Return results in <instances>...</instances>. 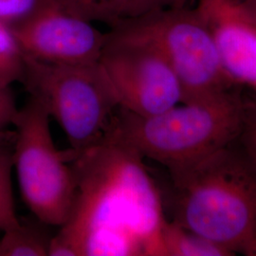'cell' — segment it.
Segmentation results:
<instances>
[{
	"label": "cell",
	"instance_id": "8",
	"mask_svg": "<svg viewBox=\"0 0 256 256\" xmlns=\"http://www.w3.org/2000/svg\"><path fill=\"white\" fill-rule=\"evenodd\" d=\"M25 57L55 64L99 62L106 32L46 0L27 18L10 26Z\"/></svg>",
	"mask_w": 256,
	"mask_h": 256
},
{
	"label": "cell",
	"instance_id": "11",
	"mask_svg": "<svg viewBox=\"0 0 256 256\" xmlns=\"http://www.w3.org/2000/svg\"><path fill=\"white\" fill-rule=\"evenodd\" d=\"M165 256H232L227 248L166 218L162 230Z\"/></svg>",
	"mask_w": 256,
	"mask_h": 256
},
{
	"label": "cell",
	"instance_id": "10",
	"mask_svg": "<svg viewBox=\"0 0 256 256\" xmlns=\"http://www.w3.org/2000/svg\"><path fill=\"white\" fill-rule=\"evenodd\" d=\"M68 12L95 24L111 28L153 12L144 0H54Z\"/></svg>",
	"mask_w": 256,
	"mask_h": 256
},
{
	"label": "cell",
	"instance_id": "1",
	"mask_svg": "<svg viewBox=\"0 0 256 256\" xmlns=\"http://www.w3.org/2000/svg\"><path fill=\"white\" fill-rule=\"evenodd\" d=\"M144 158L106 132L72 162L77 189L50 256H165L162 192Z\"/></svg>",
	"mask_w": 256,
	"mask_h": 256
},
{
	"label": "cell",
	"instance_id": "6",
	"mask_svg": "<svg viewBox=\"0 0 256 256\" xmlns=\"http://www.w3.org/2000/svg\"><path fill=\"white\" fill-rule=\"evenodd\" d=\"M45 106L30 96L14 122V168L23 200L38 221L63 226L74 206L77 189L72 165L78 153L60 151L54 146Z\"/></svg>",
	"mask_w": 256,
	"mask_h": 256
},
{
	"label": "cell",
	"instance_id": "13",
	"mask_svg": "<svg viewBox=\"0 0 256 256\" xmlns=\"http://www.w3.org/2000/svg\"><path fill=\"white\" fill-rule=\"evenodd\" d=\"M26 61L12 28L0 21V84L10 86L22 82Z\"/></svg>",
	"mask_w": 256,
	"mask_h": 256
},
{
	"label": "cell",
	"instance_id": "2",
	"mask_svg": "<svg viewBox=\"0 0 256 256\" xmlns=\"http://www.w3.org/2000/svg\"><path fill=\"white\" fill-rule=\"evenodd\" d=\"M241 88L180 104L148 117L119 106L106 132L144 158L162 165L174 180L236 140L243 113Z\"/></svg>",
	"mask_w": 256,
	"mask_h": 256
},
{
	"label": "cell",
	"instance_id": "15",
	"mask_svg": "<svg viewBox=\"0 0 256 256\" xmlns=\"http://www.w3.org/2000/svg\"><path fill=\"white\" fill-rule=\"evenodd\" d=\"M234 142L256 169V92L248 96L243 95L242 120L238 137Z\"/></svg>",
	"mask_w": 256,
	"mask_h": 256
},
{
	"label": "cell",
	"instance_id": "16",
	"mask_svg": "<svg viewBox=\"0 0 256 256\" xmlns=\"http://www.w3.org/2000/svg\"><path fill=\"white\" fill-rule=\"evenodd\" d=\"M46 0H0V21L10 26L34 14Z\"/></svg>",
	"mask_w": 256,
	"mask_h": 256
},
{
	"label": "cell",
	"instance_id": "3",
	"mask_svg": "<svg viewBox=\"0 0 256 256\" xmlns=\"http://www.w3.org/2000/svg\"><path fill=\"white\" fill-rule=\"evenodd\" d=\"M171 184L168 220L243 254L256 236V169L234 142Z\"/></svg>",
	"mask_w": 256,
	"mask_h": 256
},
{
	"label": "cell",
	"instance_id": "20",
	"mask_svg": "<svg viewBox=\"0 0 256 256\" xmlns=\"http://www.w3.org/2000/svg\"><path fill=\"white\" fill-rule=\"evenodd\" d=\"M180 1V3L182 4V5H183V6H185V3L188 1V0H178Z\"/></svg>",
	"mask_w": 256,
	"mask_h": 256
},
{
	"label": "cell",
	"instance_id": "12",
	"mask_svg": "<svg viewBox=\"0 0 256 256\" xmlns=\"http://www.w3.org/2000/svg\"><path fill=\"white\" fill-rule=\"evenodd\" d=\"M52 236L40 225L21 221L18 227L3 232L0 256H46Z\"/></svg>",
	"mask_w": 256,
	"mask_h": 256
},
{
	"label": "cell",
	"instance_id": "14",
	"mask_svg": "<svg viewBox=\"0 0 256 256\" xmlns=\"http://www.w3.org/2000/svg\"><path fill=\"white\" fill-rule=\"evenodd\" d=\"M12 148L0 144V232L16 228L20 224L12 194Z\"/></svg>",
	"mask_w": 256,
	"mask_h": 256
},
{
	"label": "cell",
	"instance_id": "4",
	"mask_svg": "<svg viewBox=\"0 0 256 256\" xmlns=\"http://www.w3.org/2000/svg\"><path fill=\"white\" fill-rule=\"evenodd\" d=\"M115 36L153 48L180 82L182 104L228 92L238 86L225 72L214 37L194 8L156 10L110 28Z\"/></svg>",
	"mask_w": 256,
	"mask_h": 256
},
{
	"label": "cell",
	"instance_id": "17",
	"mask_svg": "<svg viewBox=\"0 0 256 256\" xmlns=\"http://www.w3.org/2000/svg\"><path fill=\"white\" fill-rule=\"evenodd\" d=\"M18 111L10 86L0 84V135L10 124H14Z\"/></svg>",
	"mask_w": 256,
	"mask_h": 256
},
{
	"label": "cell",
	"instance_id": "5",
	"mask_svg": "<svg viewBox=\"0 0 256 256\" xmlns=\"http://www.w3.org/2000/svg\"><path fill=\"white\" fill-rule=\"evenodd\" d=\"M22 84L41 102L77 153L98 142L120 106L101 66L55 64L25 57Z\"/></svg>",
	"mask_w": 256,
	"mask_h": 256
},
{
	"label": "cell",
	"instance_id": "7",
	"mask_svg": "<svg viewBox=\"0 0 256 256\" xmlns=\"http://www.w3.org/2000/svg\"><path fill=\"white\" fill-rule=\"evenodd\" d=\"M106 34L99 64L120 108L148 117L182 102L180 82L162 55L144 44Z\"/></svg>",
	"mask_w": 256,
	"mask_h": 256
},
{
	"label": "cell",
	"instance_id": "9",
	"mask_svg": "<svg viewBox=\"0 0 256 256\" xmlns=\"http://www.w3.org/2000/svg\"><path fill=\"white\" fill-rule=\"evenodd\" d=\"M230 80L256 93V18L243 0H196Z\"/></svg>",
	"mask_w": 256,
	"mask_h": 256
},
{
	"label": "cell",
	"instance_id": "19",
	"mask_svg": "<svg viewBox=\"0 0 256 256\" xmlns=\"http://www.w3.org/2000/svg\"><path fill=\"white\" fill-rule=\"evenodd\" d=\"M247 4L248 9L252 10L254 16L256 18V0H243Z\"/></svg>",
	"mask_w": 256,
	"mask_h": 256
},
{
	"label": "cell",
	"instance_id": "18",
	"mask_svg": "<svg viewBox=\"0 0 256 256\" xmlns=\"http://www.w3.org/2000/svg\"><path fill=\"white\" fill-rule=\"evenodd\" d=\"M243 254L248 256H256V236L254 239L248 245L243 252Z\"/></svg>",
	"mask_w": 256,
	"mask_h": 256
}]
</instances>
